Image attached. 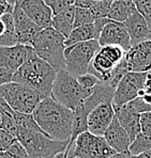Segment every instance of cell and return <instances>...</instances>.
Listing matches in <instances>:
<instances>
[{"label": "cell", "instance_id": "52a82bcc", "mask_svg": "<svg viewBox=\"0 0 151 158\" xmlns=\"http://www.w3.org/2000/svg\"><path fill=\"white\" fill-rule=\"evenodd\" d=\"M100 47L97 40H89L66 47L63 52L66 69L75 77L87 73L90 61Z\"/></svg>", "mask_w": 151, "mask_h": 158}, {"label": "cell", "instance_id": "ba28073f", "mask_svg": "<svg viewBox=\"0 0 151 158\" xmlns=\"http://www.w3.org/2000/svg\"><path fill=\"white\" fill-rule=\"evenodd\" d=\"M115 153L103 136H97L87 131L76 137L68 153V158H107Z\"/></svg>", "mask_w": 151, "mask_h": 158}, {"label": "cell", "instance_id": "8992f818", "mask_svg": "<svg viewBox=\"0 0 151 158\" xmlns=\"http://www.w3.org/2000/svg\"><path fill=\"white\" fill-rule=\"evenodd\" d=\"M0 97L14 111L32 113L37 105L45 96L27 85L10 81L0 85Z\"/></svg>", "mask_w": 151, "mask_h": 158}, {"label": "cell", "instance_id": "6da1fadb", "mask_svg": "<svg viewBox=\"0 0 151 158\" xmlns=\"http://www.w3.org/2000/svg\"><path fill=\"white\" fill-rule=\"evenodd\" d=\"M32 115L48 137L55 140L70 141L73 110L56 102L50 96H46L37 105Z\"/></svg>", "mask_w": 151, "mask_h": 158}, {"label": "cell", "instance_id": "b9f144b4", "mask_svg": "<svg viewBox=\"0 0 151 158\" xmlns=\"http://www.w3.org/2000/svg\"><path fill=\"white\" fill-rule=\"evenodd\" d=\"M0 123H1V114H0Z\"/></svg>", "mask_w": 151, "mask_h": 158}, {"label": "cell", "instance_id": "d590c367", "mask_svg": "<svg viewBox=\"0 0 151 158\" xmlns=\"http://www.w3.org/2000/svg\"><path fill=\"white\" fill-rule=\"evenodd\" d=\"M96 0H74V6L78 8H87L89 9Z\"/></svg>", "mask_w": 151, "mask_h": 158}, {"label": "cell", "instance_id": "4dcf8cb0", "mask_svg": "<svg viewBox=\"0 0 151 158\" xmlns=\"http://www.w3.org/2000/svg\"><path fill=\"white\" fill-rule=\"evenodd\" d=\"M76 79H77L78 83H80L83 88H85V89H89V90H92L97 85V83L101 82V81H100L99 79L93 75V74L89 73V72L83 74V75L77 76Z\"/></svg>", "mask_w": 151, "mask_h": 158}, {"label": "cell", "instance_id": "5bb4252c", "mask_svg": "<svg viewBox=\"0 0 151 158\" xmlns=\"http://www.w3.org/2000/svg\"><path fill=\"white\" fill-rule=\"evenodd\" d=\"M115 117V111L111 103H101L88 113V131L97 136H103L106 128Z\"/></svg>", "mask_w": 151, "mask_h": 158}, {"label": "cell", "instance_id": "60d3db41", "mask_svg": "<svg viewBox=\"0 0 151 158\" xmlns=\"http://www.w3.org/2000/svg\"><path fill=\"white\" fill-rule=\"evenodd\" d=\"M0 158H6L4 157V153L1 152V151H0Z\"/></svg>", "mask_w": 151, "mask_h": 158}, {"label": "cell", "instance_id": "4316f807", "mask_svg": "<svg viewBox=\"0 0 151 158\" xmlns=\"http://www.w3.org/2000/svg\"><path fill=\"white\" fill-rule=\"evenodd\" d=\"M127 72H129V69H127V62H125L124 58H122V59L114 66L113 71H111L110 79V81H108V85L114 88H116L118 85V82L120 81V79L123 77V75L127 74Z\"/></svg>", "mask_w": 151, "mask_h": 158}, {"label": "cell", "instance_id": "d6a6232c", "mask_svg": "<svg viewBox=\"0 0 151 158\" xmlns=\"http://www.w3.org/2000/svg\"><path fill=\"white\" fill-rule=\"evenodd\" d=\"M140 131L151 136V110L141 112L139 114Z\"/></svg>", "mask_w": 151, "mask_h": 158}, {"label": "cell", "instance_id": "ee69618b", "mask_svg": "<svg viewBox=\"0 0 151 158\" xmlns=\"http://www.w3.org/2000/svg\"><path fill=\"white\" fill-rule=\"evenodd\" d=\"M127 158H130V157H129V156H127Z\"/></svg>", "mask_w": 151, "mask_h": 158}, {"label": "cell", "instance_id": "ac0fdd59", "mask_svg": "<svg viewBox=\"0 0 151 158\" xmlns=\"http://www.w3.org/2000/svg\"><path fill=\"white\" fill-rule=\"evenodd\" d=\"M123 26L127 29L131 40V46L141 41L150 39V30L145 18L137 10L124 20Z\"/></svg>", "mask_w": 151, "mask_h": 158}, {"label": "cell", "instance_id": "f35d334b", "mask_svg": "<svg viewBox=\"0 0 151 158\" xmlns=\"http://www.w3.org/2000/svg\"><path fill=\"white\" fill-rule=\"evenodd\" d=\"M53 158H68V155H67V153H66V151H63V152H60V153H58L56 156H54Z\"/></svg>", "mask_w": 151, "mask_h": 158}, {"label": "cell", "instance_id": "d4e9b609", "mask_svg": "<svg viewBox=\"0 0 151 158\" xmlns=\"http://www.w3.org/2000/svg\"><path fill=\"white\" fill-rule=\"evenodd\" d=\"M94 16L91 13L90 9L87 8H78L75 6L74 10V24L73 28L84 26V25L92 24L94 22Z\"/></svg>", "mask_w": 151, "mask_h": 158}, {"label": "cell", "instance_id": "e575fe53", "mask_svg": "<svg viewBox=\"0 0 151 158\" xmlns=\"http://www.w3.org/2000/svg\"><path fill=\"white\" fill-rule=\"evenodd\" d=\"M13 6H14L8 3V2L4 1V0H0V16H2L3 14H6L8 12H12Z\"/></svg>", "mask_w": 151, "mask_h": 158}, {"label": "cell", "instance_id": "7c38bea8", "mask_svg": "<svg viewBox=\"0 0 151 158\" xmlns=\"http://www.w3.org/2000/svg\"><path fill=\"white\" fill-rule=\"evenodd\" d=\"M33 53L32 46L25 44L0 46V66L14 73Z\"/></svg>", "mask_w": 151, "mask_h": 158}, {"label": "cell", "instance_id": "f546056e", "mask_svg": "<svg viewBox=\"0 0 151 158\" xmlns=\"http://www.w3.org/2000/svg\"><path fill=\"white\" fill-rule=\"evenodd\" d=\"M50 8L53 15L74 6V0H43Z\"/></svg>", "mask_w": 151, "mask_h": 158}, {"label": "cell", "instance_id": "ab89813d", "mask_svg": "<svg viewBox=\"0 0 151 158\" xmlns=\"http://www.w3.org/2000/svg\"><path fill=\"white\" fill-rule=\"evenodd\" d=\"M4 1H6L8 3H10V4H12V6H14L15 3H17V2H19L20 0H4Z\"/></svg>", "mask_w": 151, "mask_h": 158}, {"label": "cell", "instance_id": "4fadbf2b", "mask_svg": "<svg viewBox=\"0 0 151 158\" xmlns=\"http://www.w3.org/2000/svg\"><path fill=\"white\" fill-rule=\"evenodd\" d=\"M100 46L117 45L122 47L127 52L131 47V40L127 29L122 23L110 19L102 28L100 35L97 38Z\"/></svg>", "mask_w": 151, "mask_h": 158}, {"label": "cell", "instance_id": "7a4b0ae2", "mask_svg": "<svg viewBox=\"0 0 151 158\" xmlns=\"http://www.w3.org/2000/svg\"><path fill=\"white\" fill-rule=\"evenodd\" d=\"M56 73L54 67L34 52L12 74V81L27 85L46 97L50 96Z\"/></svg>", "mask_w": 151, "mask_h": 158}, {"label": "cell", "instance_id": "1f68e13d", "mask_svg": "<svg viewBox=\"0 0 151 158\" xmlns=\"http://www.w3.org/2000/svg\"><path fill=\"white\" fill-rule=\"evenodd\" d=\"M17 139L13 136L12 134H10L9 131H6V129L0 127V151L4 152L6 150H8L9 146L13 144Z\"/></svg>", "mask_w": 151, "mask_h": 158}, {"label": "cell", "instance_id": "f6af8a7d", "mask_svg": "<svg viewBox=\"0 0 151 158\" xmlns=\"http://www.w3.org/2000/svg\"><path fill=\"white\" fill-rule=\"evenodd\" d=\"M131 1H133V0H131Z\"/></svg>", "mask_w": 151, "mask_h": 158}, {"label": "cell", "instance_id": "d6986e66", "mask_svg": "<svg viewBox=\"0 0 151 158\" xmlns=\"http://www.w3.org/2000/svg\"><path fill=\"white\" fill-rule=\"evenodd\" d=\"M115 65L116 64L113 61H110L99 49V52L93 56V58L90 61L87 72L93 74L101 82L108 83V81L110 79L111 71H113Z\"/></svg>", "mask_w": 151, "mask_h": 158}, {"label": "cell", "instance_id": "277c9868", "mask_svg": "<svg viewBox=\"0 0 151 158\" xmlns=\"http://www.w3.org/2000/svg\"><path fill=\"white\" fill-rule=\"evenodd\" d=\"M91 92L92 90L83 88L75 76L70 74L66 69H62L56 73L50 97L61 105L74 110Z\"/></svg>", "mask_w": 151, "mask_h": 158}, {"label": "cell", "instance_id": "836d02e7", "mask_svg": "<svg viewBox=\"0 0 151 158\" xmlns=\"http://www.w3.org/2000/svg\"><path fill=\"white\" fill-rule=\"evenodd\" d=\"M12 72H10L9 69L0 66V85L12 81Z\"/></svg>", "mask_w": 151, "mask_h": 158}, {"label": "cell", "instance_id": "e0dca14e", "mask_svg": "<svg viewBox=\"0 0 151 158\" xmlns=\"http://www.w3.org/2000/svg\"><path fill=\"white\" fill-rule=\"evenodd\" d=\"M103 137L116 153H129V145L131 140L127 132L120 125L116 117H114L113 121L106 128Z\"/></svg>", "mask_w": 151, "mask_h": 158}, {"label": "cell", "instance_id": "7402d4cb", "mask_svg": "<svg viewBox=\"0 0 151 158\" xmlns=\"http://www.w3.org/2000/svg\"><path fill=\"white\" fill-rule=\"evenodd\" d=\"M89 40H97L93 23L73 28L68 35V38H66V40H64V45H66V47H68V46H71L73 44L86 42L89 41Z\"/></svg>", "mask_w": 151, "mask_h": 158}, {"label": "cell", "instance_id": "cb8c5ba5", "mask_svg": "<svg viewBox=\"0 0 151 158\" xmlns=\"http://www.w3.org/2000/svg\"><path fill=\"white\" fill-rule=\"evenodd\" d=\"M14 118H15L18 131H43L41 129V127L38 125V123L36 122L32 113H22V112H17V111H14Z\"/></svg>", "mask_w": 151, "mask_h": 158}, {"label": "cell", "instance_id": "74e56055", "mask_svg": "<svg viewBox=\"0 0 151 158\" xmlns=\"http://www.w3.org/2000/svg\"><path fill=\"white\" fill-rule=\"evenodd\" d=\"M129 153H115V154L110 155L107 158H127V155Z\"/></svg>", "mask_w": 151, "mask_h": 158}, {"label": "cell", "instance_id": "484cf974", "mask_svg": "<svg viewBox=\"0 0 151 158\" xmlns=\"http://www.w3.org/2000/svg\"><path fill=\"white\" fill-rule=\"evenodd\" d=\"M100 52L103 55H105L110 61H113L115 64H117L123 58L125 50L122 47L117 45H105L100 47Z\"/></svg>", "mask_w": 151, "mask_h": 158}, {"label": "cell", "instance_id": "f1b7e54d", "mask_svg": "<svg viewBox=\"0 0 151 158\" xmlns=\"http://www.w3.org/2000/svg\"><path fill=\"white\" fill-rule=\"evenodd\" d=\"M3 153L6 158H29L26 148L18 140L11 144L8 150H6Z\"/></svg>", "mask_w": 151, "mask_h": 158}, {"label": "cell", "instance_id": "9a60e30c", "mask_svg": "<svg viewBox=\"0 0 151 158\" xmlns=\"http://www.w3.org/2000/svg\"><path fill=\"white\" fill-rule=\"evenodd\" d=\"M26 15L39 27H52L53 12L43 0H20L18 2Z\"/></svg>", "mask_w": 151, "mask_h": 158}, {"label": "cell", "instance_id": "2e32d148", "mask_svg": "<svg viewBox=\"0 0 151 158\" xmlns=\"http://www.w3.org/2000/svg\"><path fill=\"white\" fill-rule=\"evenodd\" d=\"M113 108L115 111V117L127 132L130 140L132 141L140 132V123H139L140 113L135 110L130 102L122 105H113Z\"/></svg>", "mask_w": 151, "mask_h": 158}, {"label": "cell", "instance_id": "7bdbcfd3", "mask_svg": "<svg viewBox=\"0 0 151 158\" xmlns=\"http://www.w3.org/2000/svg\"><path fill=\"white\" fill-rule=\"evenodd\" d=\"M69 158H78V157H69Z\"/></svg>", "mask_w": 151, "mask_h": 158}, {"label": "cell", "instance_id": "603a6c76", "mask_svg": "<svg viewBox=\"0 0 151 158\" xmlns=\"http://www.w3.org/2000/svg\"><path fill=\"white\" fill-rule=\"evenodd\" d=\"M151 150V136L144 132H139L131 141L129 145V154L139 155Z\"/></svg>", "mask_w": 151, "mask_h": 158}, {"label": "cell", "instance_id": "9c48e42d", "mask_svg": "<svg viewBox=\"0 0 151 158\" xmlns=\"http://www.w3.org/2000/svg\"><path fill=\"white\" fill-rule=\"evenodd\" d=\"M147 73V72H146ZM146 73L140 72H127L120 79L117 87L115 88L113 105H122L129 103L137 97L139 91L143 89Z\"/></svg>", "mask_w": 151, "mask_h": 158}, {"label": "cell", "instance_id": "8fae6325", "mask_svg": "<svg viewBox=\"0 0 151 158\" xmlns=\"http://www.w3.org/2000/svg\"><path fill=\"white\" fill-rule=\"evenodd\" d=\"M12 15L14 19V28L17 39V43L25 44V45H32L36 36L42 30L36 23H33L26 13L23 11L19 4L15 3L12 10Z\"/></svg>", "mask_w": 151, "mask_h": 158}, {"label": "cell", "instance_id": "5b68a950", "mask_svg": "<svg viewBox=\"0 0 151 158\" xmlns=\"http://www.w3.org/2000/svg\"><path fill=\"white\" fill-rule=\"evenodd\" d=\"M16 139L26 148L29 158H53L66 151L69 144V140H55L36 131H18Z\"/></svg>", "mask_w": 151, "mask_h": 158}, {"label": "cell", "instance_id": "44dd1931", "mask_svg": "<svg viewBox=\"0 0 151 158\" xmlns=\"http://www.w3.org/2000/svg\"><path fill=\"white\" fill-rule=\"evenodd\" d=\"M74 10H75V6H72L61 12L53 15L52 27L57 31H59L64 38H68L70 32L73 29Z\"/></svg>", "mask_w": 151, "mask_h": 158}, {"label": "cell", "instance_id": "83f0119b", "mask_svg": "<svg viewBox=\"0 0 151 158\" xmlns=\"http://www.w3.org/2000/svg\"><path fill=\"white\" fill-rule=\"evenodd\" d=\"M111 1L113 0H96L94 3L89 8L94 18L107 17L108 9H110Z\"/></svg>", "mask_w": 151, "mask_h": 158}, {"label": "cell", "instance_id": "30bf717a", "mask_svg": "<svg viewBox=\"0 0 151 158\" xmlns=\"http://www.w3.org/2000/svg\"><path fill=\"white\" fill-rule=\"evenodd\" d=\"M129 72L151 71V40H145L132 45L123 56Z\"/></svg>", "mask_w": 151, "mask_h": 158}, {"label": "cell", "instance_id": "ffe728a7", "mask_svg": "<svg viewBox=\"0 0 151 158\" xmlns=\"http://www.w3.org/2000/svg\"><path fill=\"white\" fill-rule=\"evenodd\" d=\"M135 11V4L131 0H113L108 9L107 17L115 22L123 23Z\"/></svg>", "mask_w": 151, "mask_h": 158}, {"label": "cell", "instance_id": "3957f363", "mask_svg": "<svg viewBox=\"0 0 151 158\" xmlns=\"http://www.w3.org/2000/svg\"><path fill=\"white\" fill-rule=\"evenodd\" d=\"M64 40L66 38L59 31L53 27H47L39 32L31 46L39 58L50 64L56 71H59L66 69Z\"/></svg>", "mask_w": 151, "mask_h": 158}, {"label": "cell", "instance_id": "8d00e7d4", "mask_svg": "<svg viewBox=\"0 0 151 158\" xmlns=\"http://www.w3.org/2000/svg\"><path fill=\"white\" fill-rule=\"evenodd\" d=\"M127 156L130 158H151V150L147 151L145 153H141L139 155H131V154H127Z\"/></svg>", "mask_w": 151, "mask_h": 158}]
</instances>
